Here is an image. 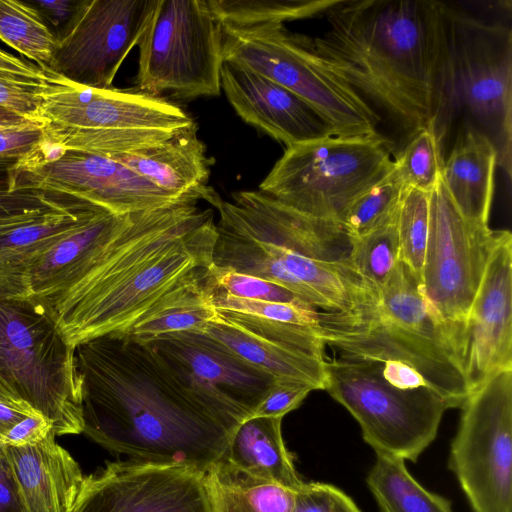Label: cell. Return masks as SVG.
<instances>
[{"label":"cell","mask_w":512,"mask_h":512,"mask_svg":"<svg viewBox=\"0 0 512 512\" xmlns=\"http://www.w3.org/2000/svg\"><path fill=\"white\" fill-rule=\"evenodd\" d=\"M19 157L0 156V220L54 205L64 197L37 191L10 190V173Z\"/></svg>","instance_id":"ab89813d"},{"label":"cell","mask_w":512,"mask_h":512,"mask_svg":"<svg viewBox=\"0 0 512 512\" xmlns=\"http://www.w3.org/2000/svg\"><path fill=\"white\" fill-rule=\"evenodd\" d=\"M498 233L488 224L467 219L440 177L429 192V231L420 285L446 325L457 355L463 323Z\"/></svg>","instance_id":"4fadbf2b"},{"label":"cell","mask_w":512,"mask_h":512,"mask_svg":"<svg viewBox=\"0 0 512 512\" xmlns=\"http://www.w3.org/2000/svg\"><path fill=\"white\" fill-rule=\"evenodd\" d=\"M210 267L188 274L157 299L125 332L118 334L149 341L167 333L203 331L216 315Z\"/></svg>","instance_id":"4316f807"},{"label":"cell","mask_w":512,"mask_h":512,"mask_svg":"<svg viewBox=\"0 0 512 512\" xmlns=\"http://www.w3.org/2000/svg\"><path fill=\"white\" fill-rule=\"evenodd\" d=\"M34 413L37 411L23 401L0 399V445L5 434L15 424Z\"/></svg>","instance_id":"7dc6e473"},{"label":"cell","mask_w":512,"mask_h":512,"mask_svg":"<svg viewBox=\"0 0 512 512\" xmlns=\"http://www.w3.org/2000/svg\"><path fill=\"white\" fill-rule=\"evenodd\" d=\"M85 434L127 459L206 472L225 457L231 434L190 396L144 341L106 334L74 347Z\"/></svg>","instance_id":"6da1fadb"},{"label":"cell","mask_w":512,"mask_h":512,"mask_svg":"<svg viewBox=\"0 0 512 512\" xmlns=\"http://www.w3.org/2000/svg\"><path fill=\"white\" fill-rule=\"evenodd\" d=\"M156 0H80L57 35L46 72L74 84L112 88L138 45Z\"/></svg>","instance_id":"9a60e30c"},{"label":"cell","mask_w":512,"mask_h":512,"mask_svg":"<svg viewBox=\"0 0 512 512\" xmlns=\"http://www.w3.org/2000/svg\"><path fill=\"white\" fill-rule=\"evenodd\" d=\"M54 26L64 25L70 18L77 1L55 0V1H33L31 2Z\"/></svg>","instance_id":"c3c4849f"},{"label":"cell","mask_w":512,"mask_h":512,"mask_svg":"<svg viewBox=\"0 0 512 512\" xmlns=\"http://www.w3.org/2000/svg\"><path fill=\"white\" fill-rule=\"evenodd\" d=\"M137 89L158 96H218L222 26L202 0H156L138 43Z\"/></svg>","instance_id":"30bf717a"},{"label":"cell","mask_w":512,"mask_h":512,"mask_svg":"<svg viewBox=\"0 0 512 512\" xmlns=\"http://www.w3.org/2000/svg\"><path fill=\"white\" fill-rule=\"evenodd\" d=\"M221 89L246 123L287 147L332 135L320 115L302 98L246 67L224 61Z\"/></svg>","instance_id":"44dd1931"},{"label":"cell","mask_w":512,"mask_h":512,"mask_svg":"<svg viewBox=\"0 0 512 512\" xmlns=\"http://www.w3.org/2000/svg\"><path fill=\"white\" fill-rule=\"evenodd\" d=\"M459 360L470 392L512 369V235L499 230L463 323Z\"/></svg>","instance_id":"ac0fdd59"},{"label":"cell","mask_w":512,"mask_h":512,"mask_svg":"<svg viewBox=\"0 0 512 512\" xmlns=\"http://www.w3.org/2000/svg\"><path fill=\"white\" fill-rule=\"evenodd\" d=\"M0 399L3 400H16L13 397H11L4 389L0 387Z\"/></svg>","instance_id":"f907efd6"},{"label":"cell","mask_w":512,"mask_h":512,"mask_svg":"<svg viewBox=\"0 0 512 512\" xmlns=\"http://www.w3.org/2000/svg\"><path fill=\"white\" fill-rule=\"evenodd\" d=\"M34 124L38 123L30 121L24 117H21L20 115L0 107V127L8 129H20Z\"/></svg>","instance_id":"681fc988"},{"label":"cell","mask_w":512,"mask_h":512,"mask_svg":"<svg viewBox=\"0 0 512 512\" xmlns=\"http://www.w3.org/2000/svg\"><path fill=\"white\" fill-rule=\"evenodd\" d=\"M405 189L393 167L387 177L351 203L340 223L351 237H357L395 219Z\"/></svg>","instance_id":"d590c367"},{"label":"cell","mask_w":512,"mask_h":512,"mask_svg":"<svg viewBox=\"0 0 512 512\" xmlns=\"http://www.w3.org/2000/svg\"><path fill=\"white\" fill-rule=\"evenodd\" d=\"M221 25L248 27L311 18L336 0H208Z\"/></svg>","instance_id":"d6a6232c"},{"label":"cell","mask_w":512,"mask_h":512,"mask_svg":"<svg viewBox=\"0 0 512 512\" xmlns=\"http://www.w3.org/2000/svg\"><path fill=\"white\" fill-rule=\"evenodd\" d=\"M394 172L405 188L430 192L440 179L442 155L431 127L419 129L394 153Z\"/></svg>","instance_id":"e575fe53"},{"label":"cell","mask_w":512,"mask_h":512,"mask_svg":"<svg viewBox=\"0 0 512 512\" xmlns=\"http://www.w3.org/2000/svg\"><path fill=\"white\" fill-rule=\"evenodd\" d=\"M42 136L39 124L0 131V156L20 157L34 148Z\"/></svg>","instance_id":"f6af8a7d"},{"label":"cell","mask_w":512,"mask_h":512,"mask_svg":"<svg viewBox=\"0 0 512 512\" xmlns=\"http://www.w3.org/2000/svg\"><path fill=\"white\" fill-rule=\"evenodd\" d=\"M215 239L213 214L103 286L47 305L73 348L95 337L123 333L184 277L211 266Z\"/></svg>","instance_id":"52a82bcc"},{"label":"cell","mask_w":512,"mask_h":512,"mask_svg":"<svg viewBox=\"0 0 512 512\" xmlns=\"http://www.w3.org/2000/svg\"><path fill=\"white\" fill-rule=\"evenodd\" d=\"M212 303L217 310L249 314L269 320L320 327L319 311L306 303H278L231 296L214 288Z\"/></svg>","instance_id":"74e56055"},{"label":"cell","mask_w":512,"mask_h":512,"mask_svg":"<svg viewBox=\"0 0 512 512\" xmlns=\"http://www.w3.org/2000/svg\"><path fill=\"white\" fill-rule=\"evenodd\" d=\"M391 154L381 133L329 135L287 147L259 189L298 212L340 223L357 197L391 173Z\"/></svg>","instance_id":"8992f818"},{"label":"cell","mask_w":512,"mask_h":512,"mask_svg":"<svg viewBox=\"0 0 512 512\" xmlns=\"http://www.w3.org/2000/svg\"><path fill=\"white\" fill-rule=\"evenodd\" d=\"M376 299L345 312L319 311L320 337L325 346L335 348L338 354L405 362L454 407H461L470 393L466 378L429 357L384 323L373 309Z\"/></svg>","instance_id":"ffe728a7"},{"label":"cell","mask_w":512,"mask_h":512,"mask_svg":"<svg viewBox=\"0 0 512 512\" xmlns=\"http://www.w3.org/2000/svg\"><path fill=\"white\" fill-rule=\"evenodd\" d=\"M282 419L251 416L242 421L230 436L224 458L253 477L296 491L304 481L285 446Z\"/></svg>","instance_id":"f1b7e54d"},{"label":"cell","mask_w":512,"mask_h":512,"mask_svg":"<svg viewBox=\"0 0 512 512\" xmlns=\"http://www.w3.org/2000/svg\"><path fill=\"white\" fill-rule=\"evenodd\" d=\"M5 446L29 512H71L84 475L73 456L55 440Z\"/></svg>","instance_id":"484cf974"},{"label":"cell","mask_w":512,"mask_h":512,"mask_svg":"<svg viewBox=\"0 0 512 512\" xmlns=\"http://www.w3.org/2000/svg\"><path fill=\"white\" fill-rule=\"evenodd\" d=\"M0 74L44 85L49 73L29 61L23 60L0 47Z\"/></svg>","instance_id":"bcb514c9"},{"label":"cell","mask_w":512,"mask_h":512,"mask_svg":"<svg viewBox=\"0 0 512 512\" xmlns=\"http://www.w3.org/2000/svg\"><path fill=\"white\" fill-rule=\"evenodd\" d=\"M10 190L70 197L117 215L198 200L164 192L112 156L64 149L43 136L17 159L10 173Z\"/></svg>","instance_id":"7c38bea8"},{"label":"cell","mask_w":512,"mask_h":512,"mask_svg":"<svg viewBox=\"0 0 512 512\" xmlns=\"http://www.w3.org/2000/svg\"><path fill=\"white\" fill-rule=\"evenodd\" d=\"M328 28L309 38L326 67L374 112L392 152L435 117L443 62V4L336 0Z\"/></svg>","instance_id":"7a4b0ae2"},{"label":"cell","mask_w":512,"mask_h":512,"mask_svg":"<svg viewBox=\"0 0 512 512\" xmlns=\"http://www.w3.org/2000/svg\"><path fill=\"white\" fill-rule=\"evenodd\" d=\"M292 512H361L339 488L322 482H304L295 492Z\"/></svg>","instance_id":"60d3db41"},{"label":"cell","mask_w":512,"mask_h":512,"mask_svg":"<svg viewBox=\"0 0 512 512\" xmlns=\"http://www.w3.org/2000/svg\"><path fill=\"white\" fill-rule=\"evenodd\" d=\"M49 73V72H48ZM43 138L68 150L126 154L194 123L178 105L136 90L98 89L49 73L37 88Z\"/></svg>","instance_id":"277c9868"},{"label":"cell","mask_w":512,"mask_h":512,"mask_svg":"<svg viewBox=\"0 0 512 512\" xmlns=\"http://www.w3.org/2000/svg\"><path fill=\"white\" fill-rule=\"evenodd\" d=\"M374 309L386 324L415 347L465 376L446 325L425 298L417 277L403 261L398 262L388 280L378 289Z\"/></svg>","instance_id":"cb8c5ba5"},{"label":"cell","mask_w":512,"mask_h":512,"mask_svg":"<svg viewBox=\"0 0 512 512\" xmlns=\"http://www.w3.org/2000/svg\"><path fill=\"white\" fill-rule=\"evenodd\" d=\"M0 512H29L4 445H0Z\"/></svg>","instance_id":"ee69618b"},{"label":"cell","mask_w":512,"mask_h":512,"mask_svg":"<svg viewBox=\"0 0 512 512\" xmlns=\"http://www.w3.org/2000/svg\"><path fill=\"white\" fill-rule=\"evenodd\" d=\"M218 227L278 250L324 261H348L352 237L341 223L315 218L259 191H240L214 206Z\"/></svg>","instance_id":"d6986e66"},{"label":"cell","mask_w":512,"mask_h":512,"mask_svg":"<svg viewBox=\"0 0 512 512\" xmlns=\"http://www.w3.org/2000/svg\"><path fill=\"white\" fill-rule=\"evenodd\" d=\"M366 482L380 512H452L451 502L421 486L401 458L376 454Z\"/></svg>","instance_id":"4dcf8cb0"},{"label":"cell","mask_w":512,"mask_h":512,"mask_svg":"<svg viewBox=\"0 0 512 512\" xmlns=\"http://www.w3.org/2000/svg\"><path fill=\"white\" fill-rule=\"evenodd\" d=\"M397 217L373 230L352 237L349 264L368 284L381 288L400 261Z\"/></svg>","instance_id":"836d02e7"},{"label":"cell","mask_w":512,"mask_h":512,"mask_svg":"<svg viewBox=\"0 0 512 512\" xmlns=\"http://www.w3.org/2000/svg\"><path fill=\"white\" fill-rule=\"evenodd\" d=\"M54 431L50 420L34 413L15 424L1 440V445L21 447L37 444Z\"/></svg>","instance_id":"7bdbcfd3"},{"label":"cell","mask_w":512,"mask_h":512,"mask_svg":"<svg viewBox=\"0 0 512 512\" xmlns=\"http://www.w3.org/2000/svg\"><path fill=\"white\" fill-rule=\"evenodd\" d=\"M496 152L482 135L467 133L443 162L442 180L458 210L488 224L494 194Z\"/></svg>","instance_id":"83f0119b"},{"label":"cell","mask_w":512,"mask_h":512,"mask_svg":"<svg viewBox=\"0 0 512 512\" xmlns=\"http://www.w3.org/2000/svg\"><path fill=\"white\" fill-rule=\"evenodd\" d=\"M98 208L67 198L48 207L1 219L0 300L30 296L27 275L33 263Z\"/></svg>","instance_id":"7402d4cb"},{"label":"cell","mask_w":512,"mask_h":512,"mask_svg":"<svg viewBox=\"0 0 512 512\" xmlns=\"http://www.w3.org/2000/svg\"><path fill=\"white\" fill-rule=\"evenodd\" d=\"M222 26L224 61L246 67L307 102L334 136L379 133L380 121L362 98L313 51L309 37L284 24Z\"/></svg>","instance_id":"ba28073f"},{"label":"cell","mask_w":512,"mask_h":512,"mask_svg":"<svg viewBox=\"0 0 512 512\" xmlns=\"http://www.w3.org/2000/svg\"><path fill=\"white\" fill-rule=\"evenodd\" d=\"M71 512H214L205 472L174 463L106 462L84 476Z\"/></svg>","instance_id":"2e32d148"},{"label":"cell","mask_w":512,"mask_h":512,"mask_svg":"<svg viewBox=\"0 0 512 512\" xmlns=\"http://www.w3.org/2000/svg\"><path fill=\"white\" fill-rule=\"evenodd\" d=\"M324 390L358 422L376 454L416 462L454 405L430 386L404 388L376 360L338 354L325 360Z\"/></svg>","instance_id":"9c48e42d"},{"label":"cell","mask_w":512,"mask_h":512,"mask_svg":"<svg viewBox=\"0 0 512 512\" xmlns=\"http://www.w3.org/2000/svg\"><path fill=\"white\" fill-rule=\"evenodd\" d=\"M443 62L431 129L443 162L467 134L484 136L512 175V29L443 2Z\"/></svg>","instance_id":"3957f363"},{"label":"cell","mask_w":512,"mask_h":512,"mask_svg":"<svg viewBox=\"0 0 512 512\" xmlns=\"http://www.w3.org/2000/svg\"><path fill=\"white\" fill-rule=\"evenodd\" d=\"M110 156L175 197L204 199L213 206L220 199L207 185L211 161L195 123L159 143Z\"/></svg>","instance_id":"d4e9b609"},{"label":"cell","mask_w":512,"mask_h":512,"mask_svg":"<svg viewBox=\"0 0 512 512\" xmlns=\"http://www.w3.org/2000/svg\"><path fill=\"white\" fill-rule=\"evenodd\" d=\"M400 260L421 281L429 231V193L406 188L397 214Z\"/></svg>","instance_id":"8d00e7d4"},{"label":"cell","mask_w":512,"mask_h":512,"mask_svg":"<svg viewBox=\"0 0 512 512\" xmlns=\"http://www.w3.org/2000/svg\"><path fill=\"white\" fill-rule=\"evenodd\" d=\"M0 387L50 420L56 436L83 432L74 348L38 297L0 300Z\"/></svg>","instance_id":"5b68a950"},{"label":"cell","mask_w":512,"mask_h":512,"mask_svg":"<svg viewBox=\"0 0 512 512\" xmlns=\"http://www.w3.org/2000/svg\"><path fill=\"white\" fill-rule=\"evenodd\" d=\"M194 401L230 434L266 396L274 378L200 331L149 341Z\"/></svg>","instance_id":"5bb4252c"},{"label":"cell","mask_w":512,"mask_h":512,"mask_svg":"<svg viewBox=\"0 0 512 512\" xmlns=\"http://www.w3.org/2000/svg\"><path fill=\"white\" fill-rule=\"evenodd\" d=\"M274 379L306 383L324 390L325 344L320 327L217 310L201 331Z\"/></svg>","instance_id":"e0dca14e"},{"label":"cell","mask_w":512,"mask_h":512,"mask_svg":"<svg viewBox=\"0 0 512 512\" xmlns=\"http://www.w3.org/2000/svg\"><path fill=\"white\" fill-rule=\"evenodd\" d=\"M214 512H292L295 492L253 477L225 458L206 472Z\"/></svg>","instance_id":"f546056e"},{"label":"cell","mask_w":512,"mask_h":512,"mask_svg":"<svg viewBox=\"0 0 512 512\" xmlns=\"http://www.w3.org/2000/svg\"><path fill=\"white\" fill-rule=\"evenodd\" d=\"M138 213L95 210L33 263L27 275L30 296L45 299L73 284L124 234Z\"/></svg>","instance_id":"603a6c76"},{"label":"cell","mask_w":512,"mask_h":512,"mask_svg":"<svg viewBox=\"0 0 512 512\" xmlns=\"http://www.w3.org/2000/svg\"><path fill=\"white\" fill-rule=\"evenodd\" d=\"M314 388L306 383L274 379L252 416L282 417L298 408Z\"/></svg>","instance_id":"b9f144b4"},{"label":"cell","mask_w":512,"mask_h":512,"mask_svg":"<svg viewBox=\"0 0 512 512\" xmlns=\"http://www.w3.org/2000/svg\"><path fill=\"white\" fill-rule=\"evenodd\" d=\"M0 40L46 72L56 48L57 35L31 2L0 0Z\"/></svg>","instance_id":"1f68e13d"},{"label":"cell","mask_w":512,"mask_h":512,"mask_svg":"<svg viewBox=\"0 0 512 512\" xmlns=\"http://www.w3.org/2000/svg\"><path fill=\"white\" fill-rule=\"evenodd\" d=\"M460 408L449 468L473 512H512V369L492 375Z\"/></svg>","instance_id":"8fae6325"},{"label":"cell","mask_w":512,"mask_h":512,"mask_svg":"<svg viewBox=\"0 0 512 512\" xmlns=\"http://www.w3.org/2000/svg\"><path fill=\"white\" fill-rule=\"evenodd\" d=\"M210 273L214 288L231 296L278 303H306L290 290L256 276L218 269L212 265Z\"/></svg>","instance_id":"f35d334b"}]
</instances>
